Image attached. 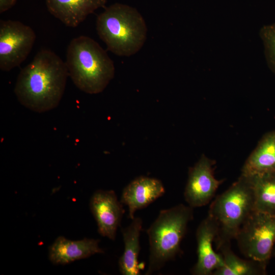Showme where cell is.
Listing matches in <instances>:
<instances>
[{
	"label": "cell",
	"mask_w": 275,
	"mask_h": 275,
	"mask_svg": "<svg viewBox=\"0 0 275 275\" xmlns=\"http://www.w3.org/2000/svg\"><path fill=\"white\" fill-rule=\"evenodd\" d=\"M259 35L267 64L275 74V22L263 25L260 30Z\"/></svg>",
	"instance_id": "obj_18"
},
{
	"label": "cell",
	"mask_w": 275,
	"mask_h": 275,
	"mask_svg": "<svg viewBox=\"0 0 275 275\" xmlns=\"http://www.w3.org/2000/svg\"><path fill=\"white\" fill-rule=\"evenodd\" d=\"M248 177L253 189L255 210L275 215V172Z\"/></svg>",
	"instance_id": "obj_17"
},
{
	"label": "cell",
	"mask_w": 275,
	"mask_h": 275,
	"mask_svg": "<svg viewBox=\"0 0 275 275\" xmlns=\"http://www.w3.org/2000/svg\"><path fill=\"white\" fill-rule=\"evenodd\" d=\"M235 239L246 258L268 264L275 244V215L254 211Z\"/></svg>",
	"instance_id": "obj_6"
},
{
	"label": "cell",
	"mask_w": 275,
	"mask_h": 275,
	"mask_svg": "<svg viewBox=\"0 0 275 275\" xmlns=\"http://www.w3.org/2000/svg\"><path fill=\"white\" fill-rule=\"evenodd\" d=\"M17 0H0V13L6 12L16 4Z\"/></svg>",
	"instance_id": "obj_19"
},
{
	"label": "cell",
	"mask_w": 275,
	"mask_h": 275,
	"mask_svg": "<svg viewBox=\"0 0 275 275\" xmlns=\"http://www.w3.org/2000/svg\"><path fill=\"white\" fill-rule=\"evenodd\" d=\"M272 257H275V244L274 245L273 249V251H272Z\"/></svg>",
	"instance_id": "obj_20"
},
{
	"label": "cell",
	"mask_w": 275,
	"mask_h": 275,
	"mask_svg": "<svg viewBox=\"0 0 275 275\" xmlns=\"http://www.w3.org/2000/svg\"><path fill=\"white\" fill-rule=\"evenodd\" d=\"M90 207L96 221L99 233L114 240L125 212L123 204L118 200L115 191L96 190L90 199Z\"/></svg>",
	"instance_id": "obj_9"
},
{
	"label": "cell",
	"mask_w": 275,
	"mask_h": 275,
	"mask_svg": "<svg viewBox=\"0 0 275 275\" xmlns=\"http://www.w3.org/2000/svg\"><path fill=\"white\" fill-rule=\"evenodd\" d=\"M68 76L65 62L53 51L42 49L20 71L14 93L26 108L39 113L48 112L59 104Z\"/></svg>",
	"instance_id": "obj_1"
},
{
	"label": "cell",
	"mask_w": 275,
	"mask_h": 275,
	"mask_svg": "<svg viewBox=\"0 0 275 275\" xmlns=\"http://www.w3.org/2000/svg\"><path fill=\"white\" fill-rule=\"evenodd\" d=\"M96 28L107 50L121 57L136 53L147 39L145 20L135 8L116 3L97 17Z\"/></svg>",
	"instance_id": "obj_3"
},
{
	"label": "cell",
	"mask_w": 275,
	"mask_h": 275,
	"mask_svg": "<svg viewBox=\"0 0 275 275\" xmlns=\"http://www.w3.org/2000/svg\"><path fill=\"white\" fill-rule=\"evenodd\" d=\"M142 219L134 217L130 224L121 229L124 250L119 260V266L123 275H139L140 265L138 257L140 251V236L142 229Z\"/></svg>",
	"instance_id": "obj_15"
},
{
	"label": "cell",
	"mask_w": 275,
	"mask_h": 275,
	"mask_svg": "<svg viewBox=\"0 0 275 275\" xmlns=\"http://www.w3.org/2000/svg\"><path fill=\"white\" fill-rule=\"evenodd\" d=\"M216 223L209 215L199 224L196 233L197 261L190 270L194 275H212L224 265L222 254L216 253L213 243L217 235Z\"/></svg>",
	"instance_id": "obj_10"
},
{
	"label": "cell",
	"mask_w": 275,
	"mask_h": 275,
	"mask_svg": "<svg viewBox=\"0 0 275 275\" xmlns=\"http://www.w3.org/2000/svg\"><path fill=\"white\" fill-rule=\"evenodd\" d=\"M272 172H275V130L262 137L241 170L246 176Z\"/></svg>",
	"instance_id": "obj_14"
},
{
	"label": "cell",
	"mask_w": 275,
	"mask_h": 275,
	"mask_svg": "<svg viewBox=\"0 0 275 275\" xmlns=\"http://www.w3.org/2000/svg\"><path fill=\"white\" fill-rule=\"evenodd\" d=\"M215 163V160L203 154L194 166L189 168L184 197L191 207H200L208 204L224 181L214 177Z\"/></svg>",
	"instance_id": "obj_8"
},
{
	"label": "cell",
	"mask_w": 275,
	"mask_h": 275,
	"mask_svg": "<svg viewBox=\"0 0 275 275\" xmlns=\"http://www.w3.org/2000/svg\"><path fill=\"white\" fill-rule=\"evenodd\" d=\"M165 193L159 180L146 176L131 181L123 190L120 201L127 206L128 216L132 219L136 210L147 207Z\"/></svg>",
	"instance_id": "obj_11"
},
{
	"label": "cell",
	"mask_w": 275,
	"mask_h": 275,
	"mask_svg": "<svg viewBox=\"0 0 275 275\" xmlns=\"http://www.w3.org/2000/svg\"><path fill=\"white\" fill-rule=\"evenodd\" d=\"M220 251L224 265L215 270L212 275H264L266 273L267 263L237 256L231 249L230 242L223 244L217 249Z\"/></svg>",
	"instance_id": "obj_16"
},
{
	"label": "cell",
	"mask_w": 275,
	"mask_h": 275,
	"mask_svg": "<svg viewBox=\"0 0 275 275\" xmlns=\"http://www.w3.org/2000/svg\"><path fill=\"white\" fill-rule=\"evenodd\" d=\"M99 242V239L93 238L71 240L59 236L49 246L48 257L53 264L64 265L96 254H103Z\"/></svg>",
	"instance_id": "obj_12"
},
{
	"label": "cell",
	"mask_w": 275,
	"mask_h": 275,
	"mask_svg": "<svg viewBox=\"0 0 275 275\" xmlns=\"http://www.w3.org/2000/svg\"><path fill=\"white\" fill-rule=\"evenodd\" d=\"M36 34L31 27L19 21H0V69L9 71L19 66L33 47Z\"/></svg>",
	"instance_id": "obj_7"
},
{
	"label": "cell",
	"mask_w": 275,
	"mask_h": 275,
	"mask_svg": "<svg viewBox=\"0 0 275 275\" xmlns=\"http://www.w3.org/2000/svg\"><path fill=\"white\" fill-rule=\"evenodd\" d=\"M254 211L251 179L241 174L238 180L216 197L209 206L208 215L214 221L217 228L214 242L217 250L235 238L243 223Z\"/></svg>",
	"instance_id": "obj_5"
},
{
	"label": "cell",
	"mask_w": 275,
	"mask_h": 275,
	"mask_svg": "<svg viewBox=\"0 0 275 275\" xmlns=\"http://www.w3.org/2000/svg\"><path fill=\"white\" fill-rule=\"evenodd\" d=\"M49 13L67 26L75 28L107 0H45Z\"/></svg>",
	"instance_id": "obj_13"
},
{
	"label": "cell",
	"mask_w": 275,
	"mask_h": 275,
	"mask_svg": "<svg viewBox=\"0 0 275 275\" xmlns=\"http://www.w3.org/2000/svg\"><path fill=\"white\" fill-rule=\"evenodd\" d=\"M193 216V208L182 204L159 212L147 230L149 256L146 275L159 270L181 253V242Z\"/></svg>",
	"instance_id": "obj_4"
},
{
	"label": "cell",
	"mask_w": 275,
	"mask_h": 275,
	"mask_svg": "<svg viewBox=\"0 0 275 275\" xmlns=\"http://www.w3.org/2000/svg\"><path fill=\"white\" fill-rule=\"evenodd\" d=\"M69 76L81 91L102 92L114 78V62L106 51L93 39L80 36L69 44L65 62Z\"/></svg>",
	"instance_id": "obj_2"
}]
</instances>
